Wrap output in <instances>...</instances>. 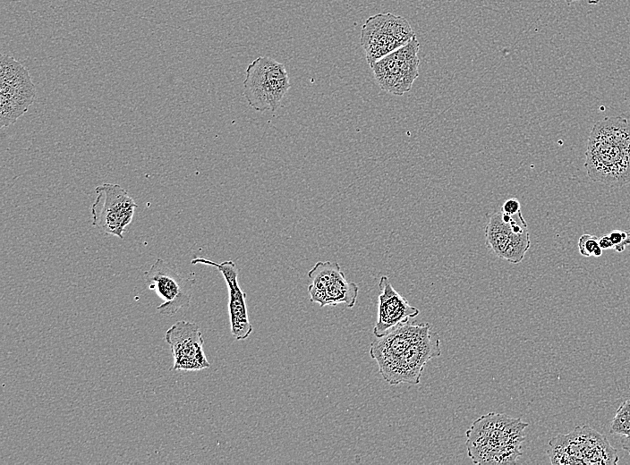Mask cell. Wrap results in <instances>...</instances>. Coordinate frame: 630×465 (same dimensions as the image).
I'll return each instance as SVG.
<instances>
[{
  "instance_id": "obj_22",
  "label": "cell",
  "mask_w": 630,
  "mask_h": 465,
  "mask_svg": "<svg viewBox=\"0 0 630 465\" xmlns=\"http://www.w3.org/2000/svg\"><path fill=\"white\" fill-rule=\"evenodd\" d=\"M599 244L603 250L613 249V244L608 234H604L599 238Z\"/></svg>"
},
{
  "instance_id": "obj_24",
  "label": "cell",
  "mask_w": 630,
  "mask_h": 465,
  "mask_svg": "<svg viewBox=\"0 0 630 465\" xmlns=\"http://www.w3.org/2000/svg\"><path fill=\"white\" fill-rule=\"evenodd\" d=\"M568 5H570L572 3L576 2V1H581V0H564ZM587 1L590 4H596L600 2V0H584Z\"/></svg>"
},
{
  "instance_id": "obj_12",
  "label": "cell",
  "mask_w": 630,
  "mask_h": 465,
  "mask_svg": "<svg viewBox=\"0 0 630 465\" xmlns=\"http://www.w3.org/2000/svg\"><path fill=\"white\" fill-rule=\"evenodd\" d=\"M165 340L173 354V370L198 371L210 367L203 349L202 334L196 323L177 321L167 329Z\"/></svg>"
},
{
  "instance_id": "obj_5",
  "label": "cell",
  "mask_w": 630,
  "mask_h": 465,
  "mask_svg": "<svg viewBox=\"0 0 630 465\" xmlns=\"http://www.w3.org/2000/svg\"><path fill=\"white\" fill-rule=\"evenodd\" d=\"M36 89L29 71L13 57L0 58V124L1 128L16 123L33 104Z\"/></svg>"
},
{
  "instance_id": "obj_9",
  "label": "cell",
  "mask_w": 630,
  "mask_h": 465,
  "mask_svg": "<svg viewBox=\"0 0 630 465\" xmlns=\"http://www.w3.org/2000/svg\"><path fill=\"white\" fill-rule=\"evenodd\" d=\"M420 43L414 36L406 45L375 62L374 78L384 91L401 96L411 90L419 76Z\"/></svg>"
},
{
  "instance_id": "obj_4",
  "label": "cell",
  "mask_w": 630,
  "mask_h": 465,
  "mask_svg": "<svg viewBox=\"0 0 630 465\" xmlns=\"http://www.w3.org/2000/svg\"><path fill=\"white\" fill-rule=\"evenodd\" d=\"M290 89L284 63L268 56H260L249 63L243 80V96L249 106L259 112H275Z\"/></svg>"
},
{
  "instance_id": "obj_14",
  "label": "cell",
  "mask_w": 630,
  "mask_h": 465,
  "mask_svg": "<svg viewBox=\"0 0 630 465\" xmlns=\"http://www.w3.org/2000/svg\"><path fill=\"white\" fill-rule=\"evenodd\" d=\"M378 317L373 334L381 337L395 327L415 317L420 310L407 301L392 286L388 277L382 275L379 283Z\"/></svg>"
},
{
  "instance_id": "obj_11",
  "label": "cell",
  "mask_w": 630,
  "mask_h": 465,
  "mask_svg": "<svg viewBox=\"0 0 630 465\" xmlns=\"http://www.w3.org/2000/svg\"><path fill=\"white\" fill-rule=\"evenodd\" d=\"M441 354L440 337L430 331L408 347L401 355L379 367L383 379L391 385H418L427 363Z\"/></svg>"
},
{
  "instance_id": "obj_1",
  "label": "cell",
  "mask_w": 630,
  "mask_h": 465,
  "mask_svg": "<svg viewBox=\"0 0 630 465\" xmlns=\"http://www.w3.org/2000/svg\"><path fill=\"white\" fill-rule=\"evenodd\" d=\"M584 165L593 182L608 186L630 182V123L626 118L609 116L594 123Z\"/></svg>"
},
{
  "instance_id": "obj_20",
  "label": "cell",
  "mask_w": 630,
  "mask_h": 465,
  "mask_svg": "<svg viewBox=\"0 0 630 465\" xmlns=\"http://www.w3.org/2000/svg\"><path fill=\"white\" fill-rule=\"evenodd\" d=\"M608 235L613 244V249L617 252L624 251L626 247L630 245V232L627 231L613 230Z\"/></svg>"
},
{
  "instance_id": "obj_19",
  "label": "cell",
  "mask_w": 630,
  "mask_h": 465,
  "mask_svg": "<svg viewBox=\"0 0 630 465\" xmlns=\"http://www.w3.org/2000/svg\"><path fill=\"white\" fill-rule=\"evenodd\" d=\"M578 249L583 257H600L603 249L599 244V238L592 234H583L578 240Z\"/></svg>"
},
{
  "instance_id": "obj_3",
  "label": "cell",
  "mask_w": 630,
  "mask_h": 465,
  "mask_svg": "<svg viewBox=\"0 0 630 465\" xmlns=\"http://www.w3.org/2000/svg\"><path fill=\"white\" fill-rule=\"evenodd\" d=\"M547 454L552 464L611 465L618 462L617 450L605 435L587 425L549 442Z\"/></svg>"
},
{
  "instance_id": "obj_15",
  "label": "cell",
  "mask_w": 630,
  "mask_h": 465,
  "mask_svg": "<svg viewBox=\"0 0 630 465\" xmlns=\"http://www.w3.org/2000/svg\"><path fill=\"white\" fill-rule=\"evenodd\" d=\"M430 330L428 323L420 325L409 321L377 337L370 343V355L379 367L383 366L401 355L408 347L424 337Z\"/></svg>"
},
{
  "instance_id": "obj_21",
  "label": "cell",
  "mask_w": 630,
  "mask_h": 465,
  "mask_svg": "<svg viewBox=\"0 0 630 465\" xmlns=\"http://www.w3.org/2000/svg\"><path fill=\"white\" fill-rule=\"evenodd\" d=\"M500 211L510 216L517 214L521 211V205L519 200L515 198L507 199L503 203Z\"/></svg>"
},
{
  "instance_id": "obj_6",
  "label": "cell",
  "mask_w": 630,
  "mask_h": 465,
  "mask_svg": "<svg viewBox=\"0 0 630 465\" xmlns=\"http://www.w3.org/2000/svg\"><path fill=\"white\" fill-rule=\"evenodd\" d=\"M415 33L409 21L391 13L370 16L362 27L360 43L368 64L406 45Z\"/></svg>"
},
{
  "instance_id": "obj_2",
  "label": "cell",
  "mask_w": 630,
  "mask_h": 465,
  "mask_svg": "<svg viewBox=\"0 0 630 465\" xmlns=\"http://www.w3.org/2000/svg\"><path fill=\"white\" fill-rule=\"evenodd\" d=\"M528 424L506 414L490 412L466 431L468 456L475 464H512L522 455Z\"/></svg>"
},
{
  "instance_id": "obj_8",
  "label": "cell",
  "mask_w": 630,
  "mask_h": 465,
  "mask_svg": "<svg viewBox=\"0 0 630 465\" xmlns=\"http://www.w3.org/2000/svg\"><path fill=\"white\" fill-rule=\"evenodd\" d=\"M485 237L490 251L512 264L520 263L531 246L527 223L522 211L513 216L494 212L485 227Z\"/></svg>"
},
{
  "instance_id": "obj_7",
  "label": "cell",
  "mask_w": 630,
  "mask_h": 465,
  "mask_svg": "<svg viewBox=\"0 0 630 465\" xmlns=\"http://www.w3.org/2000/svg\"><path fill=\"white\" fill-rule=\"evenodd\" d=\"M97 197L90 207L92 225L106 234L123 238L132 223L136 202L128 191L116 183H103L95 189Z\"/></svg>"
},
{
  "instance_id": "obj_10",
  "label": "cell",
  "mask_w": 630,
  "mask_h": 465,
  "mask_svg": "<svg viewBox=\"0 0 630 465\" xmlns=\"http://www.w3.org/2000/svg\"><path fill=\"white\" fill-rule=\"evenodd\" d=\"M143 276L148 288L163 300L157 307L161 315L173 317L180 309L190 306L195 280L183 277L166 260L157 258Z\"/></svg>"
},
{
  "instance_id": "obj_16",
  "label": "cell",
  "mask_w": 630,
  "mask_h": 465,
  "mask_svg": "<svg viewBox=\"0 0 630 465\" xmlns=\"http://www.w3.org/2000/svg\"><path fill=\"white\" fill-rule=\"evenodd\" d=\"M340 270L338 263L335 261H319L315 264L308 273L309 278L312 281L308 286L311 302L319 303L323 308L326 290Z\"/></svg>"
},
{
  "instance_id": "obj_18",
  "label": "cell",
  "mask_w": 630,
  "mask_h": 465,
  "mask_svg": "<svg viewBox=\"0 0 630 465\" xmlns=\"http://www.w3.org/2000/svg\"><path fill=\"white\" fill-rule=\"evenodd\" d=\"M610 432L620 435H630V399L617 408L610 424Z\"/></svg>"
},
{
  "instance_id": "obj_23",
  "label": "cell",
  "mask_w": 630,
  "mask_h": 465,
  "mask_svg": "<svg viewBox=\"0 0 630 465\" xmlns=\"http://www.w3.org/2000/svg\"><path fill=\"white\" fill-rule=\"evenodd\" d=\"M622 448L626 450L630 455V435H622L621 438Z\"/></svg>"
},
{
  "instance_id": "obj_17",
  "label": "cell",
  "mask_w": 630,
  "mask_h": 465,
  "mask_svg": "<svg viewBox=\"0 0 630 465\" xmlns=\"http://www.w3.org/2000/svg\"><path fill=\"white\" fill-rule=\"evenodd\" d=\"M358 292V285L355 283L348 282L340 270L326 290L323 307L343 303L347 308H353L355 305Z\"/></svg>"
},
{
  "instance_id": "obj_13",
  "label": "cell",
  "mask_w": 630,
  "mask_h": 465,
  "mask_svg": "<svg viewBox=\"0 0 630 465\" xmlns=\"http://www.w3.org/2000/svg\"><path fill=\"white\" fill-rule=\"evenodd\" d=\"M191 263L192 265L201 264L213 266L221 273L228 289V313L231 334L237 341L248 338L253 328L248 317L245 302L246 293L239 286L238 268L235 263L233 260L217 263L205 258H194Z\"/></svg>"
}]
</instances>
